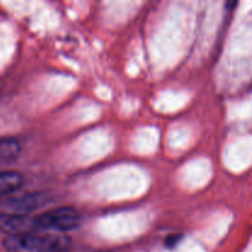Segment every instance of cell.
Listing matches in <instances>:
<instances>
[{
  "label": "cell",
  "instance_id": "1",
  "mask_svg": "<svg viewBox=\"0 0 252 252\" xmlns=\"http://www.w3.org/2000/svg\"><path fill=\"white\" fill-rule=\"evenodd\" d=\"M71 240L63 234L30 233L6 236L2 248L7 252H66Z\"/></svg>",
  "mask_w": 252,
  "mask_h": 252
},
{
  "label": "cell",
  "instance_id": "2",
  "mask_svg": "<svg viewBox=\"0 0 252 252\" xmlns=\"http://www.w3.org/2000/svg\"><path fill=\"white\" fill-rule=\"evenodd\" d=\"M38 233L65 234L78 229L83 223V216L74 207H58L33 217Z\"/></svg>",
  "mask_w": 252,
  "mask_h": 252
},
{
  "label": "cell",
  "instance_id": "3",
  "mask_svg": "<svg viewBox=\"0 0 252 252\" xmlns=\"http://www.w3.org/2000/svg\"><path fill=\"white\" fill-rule=\"evenodd\" d=\"M51 202V198L44 192H30L22 196L7 201L6 207L9 213L29 216L32 212L41 209Z\"/></svg>",
  "mask_w": 252,
  "mask_h": 252
},
{
  "label": "cell",
  "instance_id": "4",
  "mask_svg": "<svg viewBox=\"0 0 252 252\" xmlns=\"http://www.w3.org/2000/svg\"><path fill=\"white\" fill-rule=\"evenodd\" d=\"M0 231L6 234L7 236L38 233L34 226L33 217L9 213V212L0 213Z\"/></svg>",
  "mask_w": 252,
  "mask_h": 252
},
{
  "label": "cell",
  "instance_id": "5",
  "mask_svg": "<svg viewBox=\"0 0 252 252\" xmlns=\"http://www.w3.org/2000/svg\"><path fill=\"white\" fill-rule=\"evenodd\" d=\"M25 184V176L14 170L0 171V197L10 196L19 191Z\"/></svg>",
  "mask_w": 252,
  "mask_h": 252
},
{
  "label": "cell",
  "instance_id": "6",
  "mask_svg": "<svg viewBox=\"0 0 252 252\" xmlns=\"http://www.w3.org/2000/svg\"><path fill=\"white\" fill-rule=\"evenodd\" d=\"M21 154V144L15 138L0 139V162H12Z\"/></svg>",
  "mask_w": 252,
  "mask_h": 252
},
{
  "label": "cell",
  "instance_id": "7",
  "mask_svg": "<svg viewBox=\"0 0 252 252\" xmlns=\"http://www.w3.org/2000/svg\"><path fill=\"white\" fill-rule=\"evenodd\" d=\"M181 239H182L181 234H174V235H169L166 238V240H165V245H166V248L172 249V248H175V246H176L180 241H181Z\"/></svg>",
  "mask_w": 252,
  "mask_h": 252
},
{
  "label": "cell",
  "instance_id": "8",
  "mask_svg": "<svg viewBox=\"0 0 252 252\" xmlns=\"http://www.w3.org/2000/svg\"><path fill=\"white\" fill-rule=\"evenodd\" d=\"M66 252H69V251H66Z\"/></svg>",
  "mask_w": 252,
  "mask_h": 252
}]
</instances>
